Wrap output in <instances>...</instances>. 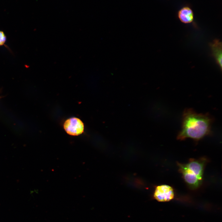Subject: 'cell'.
I'll return each instance as SVG.
<instances>
[{
    "mask_svg": "<svg viewBox=\"0 0 222 222\" xmlns=\"http://www.w3.org/2000/svg\"><path fill=\"white\" fill-rule=\"evenodd\" d=\"M213 118L208 113H198L192 109H186L183 114L181 130L177 138H188L198 141L211 134Z\"/></svg>",
    "mask_w": 222,
    "mask_h": 222,
    "instance_id": "cell-1",
    "label": "cell"
},
{
    "mask_svg": "<svg viewBox=\"0 0 222 222\" xmlns=\"http://www.w3.org/2000/svg\"><path fill=\"white\" fill-rule=\"evenodd\" d=\"M206 161L205 158H202L190 159L185 164L178 163L180 172L190 188L195 189L201 185Z\"/></svg>",
    "mask_w": 222,
    "mask_h": 222,
    "instance_id": "cell-2",
    "label": "cell"
},
{
    "mask_svg": "<svg viewBox=\"0 0 222 222\" xmlns=\"http://www.w3.org/2000/svg\"><path fill=\"white\" fill-rule=\"evenodd\" d=\"M174 197V192L172 187L167 185L157 186L154 194V197L159 202L169 201L172 199Z\"/></svg>",
    "mask_w": 222,
    "mask_h": 222,
    "instance_id": "cell-3",
    "label": "cell"
},
{
    "mask_svg": "<svg viewBox=\"0 0 222 222\" xmlns=\"http://www.w3.org/2000/svg\"><path fill=\"white\" fill-rule=\"evenodd\" d=\"M64 128L68 134L72 135L77 136L83 132L84 125L80 119L73 117L68 119L65 121Z\"/></svg>",
    "mask_w": 222,
    "mask_h": 222,
    "instance_id": "cell-4",
    "label": "cell"
},
{
    "mask_svg": "<svg viewBox=\"0 0 222 222\" xmlns=\"http://www.w3.org/2000/svg\"><path fill=\"white\" fill-rule=\"evenodd\" d=\"M177 16L180 21L187 24L192 23L194 20V14L190 4H185L178 10Z\"/></svg>",
    "mask_w": 222,
    "mask_h": 222,
    "instance_id": "cell-5",
    "label": "cell"
},
{
    "mask_svg": "<svg viewBox=\"0 0 222 222\" xmlns=\"http://www.w3.org/2000/svg\"><path fill=\"white\" fill-rule=\"evenodd\" d=\"M210 47L212 50V56L214 58L220 67V69L222 70V43L218 39H215L210 43Z\"/></svg>",
    "mask_w": 222,
    "mask_h": 222,
    "instance_id": "cell-6",
    "label": "cell"
},
{
    "mask_svg": "<svg viewBox=\"0 0 222 222\" xmlns=\"http://www.w3.org/2000/svg\"><path fill=\"white\" fill-rule=\"evenodd\" d=\"M6 40V37L4 32L0 31V46L5 43Z\"/></svg>",
    "mask_w": 222,
    "mask_h": 222,
    "instance_id": "cell-7",
    "label": "cell"
}]
</instances>
